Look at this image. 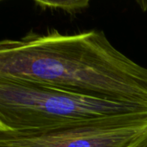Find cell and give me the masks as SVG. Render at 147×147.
<instances>
[{"mask_svg":"<svg viewBox=\"0 0 147 147\" xmlns=\"http://www.w3.org/2000/svg\"><path fill=\"white\" fill-rule=\"evenodd\" d=\"M0 77L147 107V68L117 49L97 29L62 34L52 29L3 39Z\"/></svg>","mask_w":147,"mask_h":147,"instance_id":"cell-1","label":"cell"},{"mask_svg":"<svg viewBox=\"0 0 147 147\" xmlns=\"http://www.w3.org/2000/svg\"><path fill=\"white\" fill-rule=\"evenodd\" d=\"M135 2L142 11L147 12V0H135Z\"/></svg>","mask_w":147,"mask_h":147,"instance_id":"cell-6","label":"cell"},{"mask_svg":"<svg viewBox=\"0 0 147 147\" xmlns=\"http://www.w3.org/2000/svg\"><path fill=\"white\" fill-rule=\"evenodd\" d=\"M42 8L60 9L67 13H77L88 8L91 0H33Z\"/></svg>","mask_w":147,"mask_h":147,"instance_id":"cell-4","label":"cell"},{"mask_svg":"<svg viewBox=\"0 0 147 147\" xmlns=\"http://www.w3.org/2000/svg\"><path fill=\"white\" fill-rule=\"evenodd\" d=\"M147 130V112L37 131H0V147H127Z\"/></svg>","mask_w":147,"mask_h":147,"instance_id":"cell-3","label":"cell"},{"mask_svg":"<svg viewBox=\"0 0 147 147\" xmlns=\"http://www.w3.org/2000/svg\"><path fill=\"white\" fill-rule=\"evenodd\" d=\"M127 147H147V130Z\"/></svg>","mask_w":147,"mask_h":147,"instance_id":"cell-5","label":"cell"},{"mask_svg":"<svg viewBox=\"0 0 147 147\" xmlns=\"http://www.w3.org/2000/svg\"><path fill=\"white\" fill-rule=\"evenodd\" d=\"M147 112V107L91 98L0 77V131H37L75 122Z\"/></svg>","mask_w":147,"mask_h":147,"instance_id":"cell-2","label":"cell"}]
</instances>
